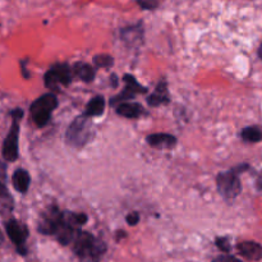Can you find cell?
I'll return each instance as SVG.
<instances>
[{"instance_id": "obj_3", "label": "cell", "mask_w": 262, "mask_h": 262, "mask_svg": "<svg viewBox=\"0 0 262 262\" xmlns=\"http://www.w3.org/2000/svg\"><path fill=\"white\" fill-rule=\"evenodd\" d=\"M58 106V99L54 94H45L36 99L30 107L33 122L40 128L45 127L51 118V113Z\"/></svg>"}, {"instance_id": "obj_17", "label": "cell", "mask_w": 262, "mask_h": 262, "mask_svg": "<svg viewBox=\"0 0 262 262\" xmlns=\"http://www.w3.org/2000/svg\"><path fill=\"white\" fill-rule=\"evenodd\" d=\"M13 197L4 184L0 183V215H8L13 211Z\"/></svg>"}, {"instance_id": "obj_8", "label": "cell", "mask_w": 262, "mask_h": 262, "mask_svg": "<svg viewBox=\"0 0 262 262\" xmlns=\"http://www.w3.org/2000/svg\"><path fill=\"white\" fill-rule=\"evenodd\" d=\"M61 211L56 206H49L45 210V212L41 214V219L38 222L37 230L45 235H53L54 230H55L56 224L59 222Z\"/></svg>"}, {"instance_id": "obj_14", "label": "cell", "mask_w": 262, "mask_h": 262, "mask_svg": "<svg viewBox=\"0 0 262 262\" xmlns=\"http://www.w3.org/2000/svg\"><path fill=\"white\" fill-rule=\"evenodd\" d=\"M13 186L20 193H26L28 191V187L31 183V177L28 174L27 170L25 169H17L13 174Z\"/></svg>"}, {"instance_id": "obj_5", "label": "cell", "mask_w": 262, "mask_h": 262, "mask_svg": "<svg viewBox=\"0 0 262 262\" xmlns=\"http://www.w3.org/2000/svg\"><path fill=\"white\" fill-rule=\"evenodd\" d=\"M13 118L12 127L3 143V156L8 161H15L18 159V133H19V120L22 119L23 112L14 109L10 113Z\"/></svg>"}, {"instance_id": "obj_24", "label": "cell", "mask_w": 262, "mask_h": 262, "mask_svg": "<svg viewBox=\"0 0 262 262\" xmlns=\"http://www.w3.org/2000/svg\"><path fill=\"white\" fill-rule=\"evenodd\" d=\"M140 5L142 8H147V9H152V8L158 7V3H140Z\"/></svg>"}, {"instance_id": "obj_26", "label": "cell", "mask_w": 262, "mask_h": 262, "mask_svg": "<svg viewBox=\"0 0 262 262\" xmlns=\"http://www.w3.org/2000/svg\"><path fill=\"white\" fill-rule=\"evenodd\" d=\"M0 241H2V235H0Z\"/></svg>"}, {"instance_id": "obj_1", "label": "cell", "mask_w": 262, "mask_h": 262, "mask_svg": "<svg viewBox=\"0 0 262 262\" xmlns=\"http://www.w3.org/2000/svg\"><path fill=\"white\" fill-rule=\"evenodd\" d=\"M73 251L81 262H100L106 246L87 232H79L73 241Z\"/></svg>"}, {"instance_id": "obj_12", "label": "cell", "mask_w": 262, "mask_h": 262, "mask_svg": "<svg viewBox=\"0 0 262 262\" xmlns=\"http://www.w3.org/2000/svg\"><path fill=\"white\" fill-rule=\"evenodd\" d=\"M170 101V97L168 94V86L165 82H159L158 87L155 91L147 97V102L151 106H160V105H165Z\"/></svg>"}, {"instance_id": "obj_13", "label": "cell", "mask_w": 262, "mask_h": 262, "mask_svg": "<svg viewBox=\"0 0 262 262\" xmlns=\"http://www.w3.org/2000/svg\"><path fill=\"white\" fill-rule=\"evenodd\" d=\"M117 113L124 118H138L145 113V110L137 102H120L117 106Z\"/></svg>"}, {"instance_id": "obj_10", "label": "cell", "mask_w": 262, "mask_h": 262, "mask_svg": "<svg viewBox=\"0 0 262 262\" xmlns=\"http://www.w3.org/2000/svg\"><path fill=\"white\" fill-rule=\"evenodd\" d=\"M237 251L242 257L248 261H261L262 260V246L253 241H245L237 245Z\"/></svg>"}, {"instance_id": "obj_19", "label": "cell", "mask_w": 262, "mask_h": 262, "mask_svg": "<svg viewBox=\"0 0 262 262\" xmlns=\"http://www.w3.org/2000/svg\"><path fill=\"white\" fill-rule=\"evenodd\" d=\"M95 64L97 67H101V68H107V67L113 66V58L106 54H101V55H96L94 58Z\"/></svg>"}, {"instance_id": "obj_11", "label": "cell", "mask_w": 262, "mask_h": 262, "mask_svg": "<svg viewBox=\"0 0 262 262\" xmlns=\"http://www.w3.org/2000/svg\"><path fill=\"white\" fill-rule=\"evenodd\" d=\"M148 145L155 148H171L176 146L177 138L168 133H155L150 135L146 138Z\"/></svg>"}, {"instance_id": "obj_25", "label": "cell", "mask_w": 262, "mask_h": 262, "mask_svg": "<svg viewBox=\"0 0 262 262\" xmlns=\"http://www.w3.org/2000/svg\"><path fill=\"white\" fill-rule=\"evenodd\" d=\"M257 55H258V58H260L261 60H262V42H261V45L258 46V49H257Z\"/></svg>"}, {"instance_id": "obj_9", "label": "cell", "mask_w": 262, "mask_h": 262, "mask_svg": "<svg viewBox=\"0 0 262 262\" xmlns=\"http://www.w3.org/2000/svg\"><path fill=\"white\" fill-rule=\"evenodd\" d=\"M123 79H124V82H125L124 90H123L122 94L118 95L115 99L112 100L113 104H117V102H124L125 100L133 99L136 95L145 94V92H147V89L143 86H141V84L137 82V79H136L133 76H130V74H125V76L123 77Z\"/></svg>"}, {"instance_id": "obj_23", "label": "cell", "mask_w": 262, "mask_h": 262, "mask_svg": "<svg viewBox=\"0 0 262 262\" xmlns=\"http://www.w3.org/2000/svg\"><path fill=\"white\" fill-rule=\"evenodd\" d=\"M255 187H256V191H257L258 193H262V173L258 174L257 178H256Z\"/></svg>"}, {"instance_id": "obj_22", "label": "cell", "mask_w": 262, "mask_h": 262, "mask_svg": "<svg viewBox=\"0 0 262 262\" xmlns=\"http://www.w3.org/2000/svg\"><path fill=\"white\" fill-rule=\"evenodd\" d=\"M138 222H140V215H138V212H130L127 216V223L129 225H137Z\"/></svg>"}, {"instance_id": "obj_4", "label": "cell", "mask_w": 262, "mask_h": 262, "mask_svg": "<svg viewBox=\"0 0 262 262\" xmlns=\"http://www.w3.org/2000/svg\"><path fill=\"white\" fill-rule=\"evenodd\" d=\"M92 127L89 118L81 115L67 129V142L74 147H82L92 137Z\"/></svg>"}, {"instance_id": "obj_15", "label": "cell", "mask_w": 262, "mask_h": 262, "mask_svg": "<svg viewBox=\"0 0 262 262\" xmlns=\"http://www.w3.org/2000/svg\"><path fill=\"white\" fill-rule=\"evenodd\" d=\"M72 73H74L77 77H79L82 81L87 82V83L92 82L95 78V69L90 64L83 63V61H78V63L74 64Z\"/></svg>"}, {"instance_id": "obj_16", "label": "cell", "mask_w": 262, "mask_h": 262, "mask_svg": "<svg viewBox=\"0 0 262 262\" xmlns=\"http://www.w3.org/2000/svg\"><path fill=\"white\" fill-rule=\"evenodd\" d=\"M105 110V99L102 96H96L87 104L83 115L86 118L100 117Z\"/></svg>"}, {"instance_id": "obj_18", "label": "cell", "mask_w": 262, "mask_h": 262, "mask_svg": "<svg viewBox=\"0 0 262 262\" xmlns=\"http://www.w3.org/2000/svg\"><path fill=\"white\" fill-rule=\"evenodd\" d=\"M241 137L245 142L258 143L262 142V129L257 125H251V127L243 128L241 132Z\"/></svg>"}, {"instance_id": "obj_20", "label": "cell", "mask_w": 262, "mask_h": 262, "mask_svg": "<svg viewBox=\"0 0 262 262\" xmlns=\"http://www.w3.org/2000/svg\"><path fill=\"white\" fill-rule=\"evenodd\" d=\"M216 246L223 251V252H229L230 251L229 238H227V237L216 238Z\"/></svg>"}, {"instance_id": "obj_7", "label": "cell", "mask_w": 262, "mask_h": 262, "mask_svg": "<svg viewBox=\"0 0 262 262\" xmlns=\"http://www.w3.org/2000/svg\"><path fill=\"white\" fill-rule=\"evenodd\" d=\"M5 230L8 237L17 247V251L20 255H26V241L28 238V228L23 223L15 219H10L5 223Z\"/></svg>"}, {"instance_id": "obj_6", "label": "cell", "mask_w": 262, "mask_h": 262, "mask_svg": "<svg viewBox=\"0 0 262 262\" xmlns=\"http://www.w3.org/2000/svg\"><path fill=\"white\" fill-rule=\"evenodd\" d=\"M72 82V71L68 64L61 63L51 67L45 73V86L51 91H59Z\"/></svg>"}, {"instance_id": "obj_2", "label": "cell", "mask_w": 262, "mask_h": 262, "mask_svg": "<svg viewBox=\"0 0 262 262\" xmlns=\"http://www.w3.org/2000/svg\"><path fill=\"white\" fill-rule=\"evenodd\" d=\"M250 169L248 164H241V165L235 166L229 171H223L219 173L216 178L217 191L220 192L224 199L227 200H234L238 197L242 192V184H241L239 174L242 171H246Z\"/></svg>"}, {"instance_id": "obj_21", "label": "cell", "mask_w": 262, "mask_h": 262, "mask_svg": "<svg viewBox=\"0 0 262 262\" xmlns=\"http://www.w3.org/2000/svg\"><path fill=\"white\" fill-rule=\"evenodd\" d=\"M212 262H243V261H241L239 258L234 257V256L224 255V256H219V257H216Z\"/></svg>"}]
</instances>
